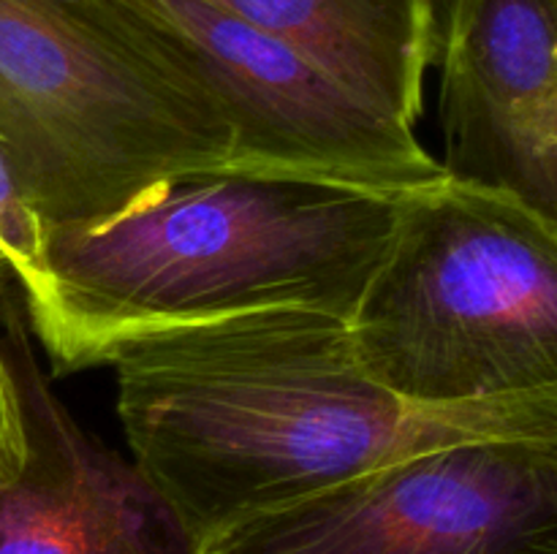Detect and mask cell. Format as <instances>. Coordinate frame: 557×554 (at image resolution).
I'll list each match as a JSON object with an SVG mask.
<instances>
[{"mask_svg":"<svg viewBox=\"0 0 557 554\" xmlns=\"http://www.w3.org/2000/svg\"><path fill=\"white\" fill-rule=\"evenodd\" d=\"M131 459L205 546L245 519L462 440L557 438V391L424 405L359 364L348 318L283 307L109 348Z\"/></svg>","mask_w":557,"mask_h":554,"instance_id":"1","label":"cell"},{"mask_svg":"<svg viewBox=\"0 0 557 554\" xmlns=\"http://www.w3.org/2000/svg\"><path fill=\"white\" fill-rule=\"evenodd\" d=\"M406 196L234 163L174 174L109 221L49 231L25 313L63 373L161 326L283 307L351 318Z\"/></svg>","mask_w":557,"mask_h":554,"instance_id":"2","label":"cell"},{"mask_svg":"<svg viewBox=\"0 0 557 554\" xmlns=\"http://www.w3.org/2000/svg\"><path fill=\"white\" fill-rule=\"evenodd\" d=\"M348 335L379 383L424 405L557 391V226L449 174L413 190Z\"/></svg>","mask_w":557,"mask_h":554,"instance_id":"3","label":"cell"},{"mask_svg":"<svg viewBox=\"0 0 557 554\" xmlns=\"http://www.w3.org/2000/svg\"><path fill=\"white\" fill-rule=\"evenodd\" d=\"M0 139L47 231L96 226L174 174L234 163L223 114L117 0H0Z\"/></svg>","mask_w":557,"mask_h":554,"instance_id":"4","label":"cell"},{"mask_svg":"<svg viewBox=\"0 0 557 554\" xmlns=\"http://www.w3.org/2000/svg\"><path fill=\"white\" fill-rule=\"evenodd\" d=\"M201 554H557V438L419 451L239 521Z\"/></svg>","mask_w":557,"mask_h":554,"instance_id":"5","label":"cell"},{"mask_svg":"<svg viewBox=\"0 0 557 554\" xmlns=\"http://www.w3.org/2000/svg\"><path fill=\"white\" fill-rule=\"evenodd\" d=\"M158 58L234 136V166L281 168L413 193L446 177L417 130L207 0H117Z\"/></svg>","mask_w":557,"mask_h":554,"instance_id":"6","label":"cell"},{"mask_svg":"<svg viewBox=\"0 0 557 554\" xmlns=\"http://www.w3.org/2000/svg\"><path fill=\"white\" fill-rule=\"evenodd\" d=\"M435 63L444 172L557 226V0H444Z\"/></svg>","mask_w":557,"mask_h":554,"instance_id":"7","label":"cell"},{"mask_svg":"<svg viewBox=\"0 0 557 554\" xmlns=\"http://www.w3.org/2000/svg\"><path fill=\"white\" fill-rule=\"evenodd\" d=\"M0 342L27 445L20 473L0 481V554H201L139 465L96 443L52 394L5 280Z\"/></svg>","mask_w":557,"mask_h":554,"instance_id":"8","label":"cell"},{"mask_svg":"<svg viewBox=\"0 0 557 554\" xmlns=\"http://www.w3.org/2000/svg\"><path fill=\"white\" fill-rule=\"evenodd\" d=\"M297 49L337 81L417 128L435 63L433 0H207Z\"/></svg>","mask_w":557,"mask_h":554,"instance_id":"9","label":"cell"},{"mask_svg":"<svg viewBox=\"0 0 557 554\" xmlns=\"http://www.w3.org/2000/svg\"><path fill=\"white\" fill-rule=\"evenodd\" d=\"M47 223L0 139V280H11L22 304L38 297L47 277Z\"/></svg>","mask_w":557,"mask_h":554,"instance_id":"10","label":"cell"},{"mask_svg":"<svg viewBox=\"0 0 557 554\" xmlns=\"http://www.w3.org/2000/svg\"><path fill=\"white\" fill-rule=\"evenodd\" d=\"M25 427H22L20 396H16L14 375L0 342V481H9L20 473L25 462Z\"/></svg>","mask_w":557,"mask_h":554,"instance_id":"11","label":"cell"},{"mask_svg":"<svg viewBox=\"0 0 557 554\" xmlns=\"http://www.w3.org/2000/svg\"><path fill=\"white\" fill-rule=\"evenodd\" d=\"M435 3V16H438V11H441V5H444V0H433Z\"/></svg>","mask_w":557,"mask_h":554,"instance_id":"12","label":"cell"}]
</instances>
